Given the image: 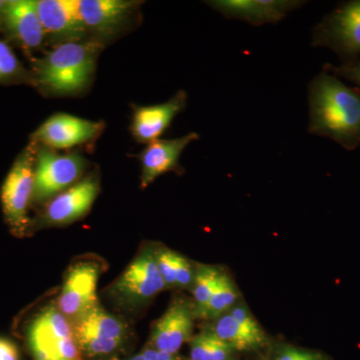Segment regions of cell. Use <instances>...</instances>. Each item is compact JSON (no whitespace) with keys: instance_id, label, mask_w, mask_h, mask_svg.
Segmentation results:
<instances>
[{"instance_id":"cell-10","label":"cell","mask_w":360,"mask_h":360,"mask_svg":"<svg viewBox=\"0 0 360 360\" xmlns=\"http://www.w3.org/2000/svg\"><path fill=\"white\" fill-rule=\"evenodd\" d=\"M85 28L97 37H112L124 27L139 2L127 0H75Z\"/></svg>"},{"instance_id":"cell-15","label":"cell","mask_w":360,"mask_h":360,"mask_svg":"<svg viewBox=\"0 0 360 360\" xmlns=\"http://www.w3.org/2000/svg\"><path fill=\"white\" fill-rule=\"evenodd\" d=\"M196 132L179 139H158L148 143L139 155L141 161V187L146 189L160 175L175 172L179 167V158L191 142L198 141Z\"/></svg>"},{"instance_id":"cell-7","label":"cell","mask_w":360,"mask_h":360,"mask_svg":"<svg viewBox=\"0 0 360 360\" xmlns=\"http://www.w3.org/2000/svg\"><path fill=\"white\" fill-rule=\"evenodd\" d=\"M71 324L80 349L90 357L112 354L127 336L123 322L99 305Z\"/></svg>"},{"instance_id":"cell-11","label":"cell","mask_w":360,"mask_h":360,"mask_svg":"<svg viewBox=\"0 0 360 360\" xmlns=\"http://www.w3.org/2000/svg\"><path fill=\"white\" fill-rule=\"evenodd\" d=\"M303 4L304 2L295 0H215L207 2L208 6L224 18L245 21L251 25H274Z\"/></svg>"},{"instance_id":"cell-21","label":"cell","mask_w":360,"mask_h":360,"mask_svg":"<svg viewBox=\"0 0 360 360\" xmlns=\"http://www.w3.org/2000/svg\"><path fill=\"white\" fill-rule=\"evenodd\" d=\"M221 270L217 267L208 266V265H200L195 269V276L193 284V311L195 317L200 319V315L206 304L210 302L212 293L214 292L217 284L219 283L220 276L222 274Z\"/></svg>"},{"instance_id":"cell-20","label":"cell","mask_w":360,"mask_h":360,"mask_svg":"<svg viewBox=\"0 0 360 360\" xmlns=\"http://www.w3.org/2000/svg\"><path fill=\"white\" fill-rule=\"evenodd\" d=\"M238 291L231 277L222 272L219 283L212 293L210 302L201 312L200 319H219L236 304Z\"/></svg>"},{"instance_id":"cell-9","label":"cell","mask_w":360,"mask_h":360,"mask_svg":"<svg viewBox=\"0 0 360 360\" xmlns=\"http://www.w3.org/2000/svg\"><path fill=\"white\" fill-rule=\"evenodd\" d=\"M99 271L101 269L94 262H84L72 265L66 274L56 307L70 321L98 305L96 290Z\"/></svg>"},{"instance_id":"cell-5","label":"cell","mask_w":360,"mask_h":360,"mask_svg":"<svg viewBox=\"0 0 360 360\" xmlns=\"http://www.w3.org/2000/svg\"><path fill=\"white\" fill-rule=\"evenodd\" d=\"M155 251L142 250L113 284L110 295L120 304L143 307L167 288L158 269Z\"/></svg>"},{"instance_id":"cell-14","label":"cell","mask_w":360,"mask_h":360,"mask_svg":"<svg viewBox=\"0 0 360 360\" xmlns=\"http://www.w3.org/2000/svg\"><path fill=\"white\" fill-rule=\"evenodd\" d=\"M194 317L193 305L181 298L174 300L153 326L151 333L153 348L176 354L193 335Z\"/></svg>"},{"instance_id":"cell-2","label":"cell","mask_w":360,"mask_h":360,"mask_svg":"<svg viewBox=\"0 0 360 360\" xmlns=\"http://www.w3.org/2000/svg\"><path fill=\"white\" fill-rule=\"evenodd\" d=\"M101 46L96 41H70L58 45L37 61V82L54 94H75L90 84Z\"/></svg>"},{"instance_id":"cell-3","label":"cell","mask_w":360,"mask_h":360,"mask_svg":"<svg viewBox=\"0 0 360 360\" xmlns=\"http://www.w3.org/2000/svg\"><path fill=\"white\" fill-rule=\"evenodd\" d=\"M26 335L33 360H84L71 321L54 305L33 317Z\"/></svg>"},{"instance_id":"cell-12","label":"cell","mask_w":360,"mask_h":360,"mask_svg":"<svg viewBox=\"0 0 360 360\" xmlns=\"http://www.w3.org/2000/svg\"><path fill=\"white\" fill-rule=\"evenodd\" d=\"M103 122H90L75 115H52L33 134V139L51 148H70L96 139Z\"/></svg>"},{"instance_id":"cell-22","label":"cell","mask_w":360,"mask_h":360,"mask_svg":"<svg viewBox=\"0 0 360 360\" xmlns=\"http://www.w3.org/2000/svg\"><path fill=\"white\" fill-rule=\"evenodd\" d=\"M229 314L238 322L241 328H245L250 335L259 338V340L266 341L264 329L262 328V326H259L257 319H255V316L251 314L250 310L248 309V307H245V304L239 303V304L234 305V307L229 310Z\"/></svg>"},{"instance_id":"cell-26","label":"cell","mask_w":360,"mask_h":360,"mask_svg":"<svg viewBox=\"0 0 360 360\" xmlns=\"http://www.w3.org/2000/svg\"><path fill=\"white\" fill-rule=\"evenodd\" d=\"M276 360H326L321 354L302 348L285 347L279 350Z\"/></svg>"},{"instance_id":"cell-6","label":"cell","mask_w":360,"mask_h":360,"mask_svg":"<svg viewBox=\"0 0 360 360\" xmlns=\"http://www.w3.org/2000/svg\"><path fill=\"white\" fill-rule=\"evenodd\" d=\"M312 45L333 49L348 63L360 54V0L345 2L312 32Z\"/></svg>"},{"instance_id":"cell-13","label":"cell","mask_w":360,"mask_h":360,"mask_svg":"<svg viewBox=\"0 0 360 360\" xmlns=\"http://www.w3.org/2000/svg\"><path fill=\"white\" fill-rule=\"evenodd\" d=\"M99 191L98 180L89 176L52 198L42 215V224L51 226L70 224L86 214Z\"/></svg>"},{"instance_id":"cell-16","label":"cell","mask_w":360,"mask_h":360,"mask_svg":"<svg viewBox=\"0 0 360 360\" xmlns=\"http://www.w3.org/2000/svg\"><path fill=\"white\" fill-rule=\"evenodd\" d=\"M45 33L65 42L80 41L87 32L78 15L75 0L35 1Z\"/></svg>"},{"instance_id":"cell-8","label":"cell","mask_w":360,"mask_h":360,"mask_svg":"<svg viewBox=\"0 0 360 360\" xmlns=\"http://www.w3.org/2000/svg\"><path fill=\"white\" fill-rule=\"evenodd\" d=\"M86 161L82 155H58L41 149L35 160L32 198L37 202L52 200L70 188L84 174Z\"/></svg>"},{"instance_id":"cell-30","label":"cell","mask_w":360,"mask_h":360,"mask_svg":"<svg viewBox=\"0 0 360 360\" xmlns=\"http://www.w3.org/2000/svg\"><path fill=\"white\" fill-rule=\"evenodd\" d=\"M0 360H20V352L13 341L0 338Z\"/></svg>"},{"instance_id":"cell-18","label":"cell","mask_w":360,"mask_h":360,"mask_svg":"<svg viewBox=\"0 0 360 360\" xmlns=\"http://www.w3.org/2000/svg\"><path fill=\"white\" fill-rule=\"evenodd\" d=\"M1 18L7 32L27 49H37L42 44L44 30L40 22L35 1H6Z\"/></svg>"},{"instance_id":"cell-32","label":"cell","mask_w":360,"mask_h":360,"mask_svg":"<svg viewBox=\"0 0 360 360\" xmlns=\"http://www.w3.org/2000/svg\"><path fill=\"white\" fill-rule=\"evenodd\" d=\"M127 360H146V357L143 356V354H139L137 355H134V356H132L131 359H129Z\"/></svg>"},{"instance_id":"cell-29","label":"cell","mask_w":360,"mask_h":360,"mask_svg":"<svg viewBox=\"0 0 360 360\" xmlns=\"http://www.w3.org/2000/svg\"><path fill=\"white\" fill-rule=\"evenodd\" d=\"M333 72L354 82L360 89V60H352L340 68H333Z\"/></svg>"},{"instance_id":"cell-24","label":"cell","mask_w":360,"mask_h":360,"mask_svg":"<svg viewBox=\"0 0 360 360\" xmlns=\"http://www.w3.org/2000/svg\"><path fill=\"white\" fill-rule=\"evenodd\" d=\"M156 252L158 269L167 288H175V255L176 252L168 248H161Z\"/></svg>"},{"instance_id":"cell-1","label":"cell","mask_w":360,"mask_h":360,"mask_svg":"<svg viewBox=\"0 0 360 360\" xmlns=\"http://www.w3.org/2000/svg\"><path fill=\"white\" fill-rule=\"evenodd\" d=\"M309 127L311 134L328 137L342 148L360 146V94L326 70L309 86Z\"/></svg>"},{"instance_id":"cell-33","label":"cell","mask_w":360,"mask_h":360,"mask_svg":"<svg viewBox=\"0 0 360 360\" xmlns=\"http://www.w3.org/2000/svg\"><path fill=\"white\" fill-rule=\"evenodd\" d=\"M6 1H1L0 0V13H1L2 9L4 8V6H6Z\"/></svg>"},{"instance_id":"cell-4","label":"cell","mask_w":360,"mask_h":360,"mask_svg":"<svg viewBox=\"0 0 360 360\" xmlns=\"http://www.w3.org/2000/svg\"><path fill=\"white\" fill-rule=\"evenodd\" d=\"M35 158L28 148L18 158L4 180L1 203L6 219L14 236H25L30 229L28 206L34 188Z\"/></svg>"},{"instance_id":"cell-27","label":"cell","mask_w":360,"mask_h":360,"mask_svg":"<svg viewBox=\"0 0 360 360\" xmlns=\"http://www.w3.org/2000/svg\"><path fill=\"white\" fill-rule=\"evenodd\" d=\"M206 338H207L208 345H210V352L214 360H229L231 357L233 348L226 342L219 340L217 336L213 335L212 331L205 333Z\"/></svg>"},{"instance_id":"cell-17","label":"cell","mask_w":360,"mask_h":360,"mask_svg":"<svg viewBox=\"0 0 360 360\" xmlns=\"http://www.w3.org/2000/svg\"><path fill=\"white\" fill-rule=\"evenodd\" d=\"M187 94L180 90L167 103L141 106L134 110L131 130L137 141L150 143L158 141L169 127L175 116L186 105Z\"/></svg>"},{"instance_id":"cell-31","label":"cell","mask_w":360,"mask_h":360,"mask_svg":"<svg viewBox=\"0 0 360 360\" xmlns=\"http://www.w3.org/2000/svg\"><path fill=\"white\" fill-rule=\"evenodd\" d=\"M146 360H182L176 354H167V352H160L155 348H149L141 352Z\"/></svg>"},{"instance_id":"cell-28","label":"cell","mask_w":360,"mask_h":360,"mask_svg":"<svg viewBox=\"0 0 360 360\" xmlns=\"http://www.w3.org/2000/svg\"><path fill=\"white\" fill-rule=\"evenodd\" d=\"M191 360H214L205 333H200L191 340Z\"/></svg>"},{"instance_id":"cell-23","label":"cell","mask_w":360,"mask_h":360,"mask_svg":"<svg viewBox=\"0 0 360 360\" xmlns=\"http://www.w3.org/2000/svg\"><path fill=\"white\" fill-rule=\"evenodd\" d=\"M21 73L20 61L11 47L0 40V82L18 77Z\"/></svg>"},{"instance_id":"cell-25","label":"cell","mask_w":360,"mask_h":360,"mask_svg":"<svg viewBox=\"0 0 360 360\" xmlns=\"http://www.w3.org/2000/svg\"><path fill=\"white\" fill-rule=\"evenodd\" d=\"M195 270L186 257L175 255V288L186 290L193 288Z\"/></svg>"},{"instance_id":"cell-19","label":"cell","mask_w":360,"mask_h":360,"mask_svg":"<svg viewBox=\"0 0 360 360\" xmlns=\"http://www.w3.org/2000/svg\"><path fill=\"white\" fill-rule=\"evenodd\" d=\"M212 333L238 352L257 349L265 343L264 340L255 338L241 328L229 312L217 319Z\"/></svg>"}]
</instances>
